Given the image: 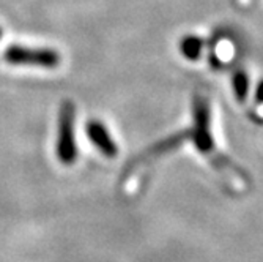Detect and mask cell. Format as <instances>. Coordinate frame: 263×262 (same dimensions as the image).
I'll use <instances>...</instances> for the list:
<instances>
[{
    "label": "cell",
    "instance_id": "obj_1",
    "mask_svg": "<svg viewBox=\"0 0 263 262\" xmlns=\"http://www.w3.org/2000/svg\"><path fill=\"white\" fill-rule=\"evenodd\" d=\"M74 117L76 108L73 101H63L59 112L57 156L66 166H71L78 158V146L74 139Z\"/></svg>",
    "mask_w": 263,
    "mask_h": 262
},
{
    "label": "cell",
    "instance_id": "obj_2",
    "mask_svg": "<svg viewBox=\"0 0 263 262\" xmlns=\"http://www.w3.org/2000/svg\"><path fill=\"white\" fill-rule=\"evenodd\" d=\"M4 57L11 65L55 68L60 63V54L49 47H26L14 44L7 47Z\"/></svg>",
    "mask_w": 263,
    "mask_h": 262
},
{
    "label": "cell",
    "instance_id": "obj_3",
    "mask_svg": "<svg viewBox=\"0 0 263 262\" xmlns=\"http://www.w3.org/2000/svg\"><path fill=\"white\" fill-rule=\"evenodd\" d=\"M194 130L189 131L193 136L200 152H211L213 150V139L210 134V109L205 98H196L194 101Z\"/></svg>",
    "mask_w": 263,
    "mask_h": 262
},
{
    "label": "cell",
    "instance_id": "obj_4",
    "mask_svg": "<svg viewBox=\"0 0 263 262\" xmlns=\"http://www.w3.org/2000/svg\"><path fill=\"white\" fill-rule=\"evenodd\" d=\"M85 131H87L88 139L91 141V144L97 147L104 156H107V158L117 156L118 146L115 144V141L112 139L110 133L107 131V128L104 127L103 122H100V120L87 122Z\"/></svg>",
    "mask_w": 263,
    "mask_h": 262
},
{
    "label": "cell",
    "instance_id": "obj_5",
    "mask_svg": "<svg viewBox=\"0 0 263 262\" xmlns=\"http://www.w3.org/2000/svg\"><path fill=\"white\" fill-rule=\"evenodd\" d=\"M202 47H203V41L197 37H193V35L183 38L180 43L181 54L189 60H197L202 54Z\"/></svg>",
    "mask_w": 263,
    "mask_h": 262
},
{
    "label": "cell",
    "instance_id": "obj_6",
    "mask_svg": "<svg viewBox=\"0 0 263 262\" xmlns=\"http://www.w3.org/2000/svg\"><path fill=\"white\" fill-rule=\"evenodd\" d=\"M233 90L236 98L240 101H245L248 90H249V81L245 71H236L235 76H233Z\"/></svg>",
    "mask_w": 263,
    "mask_h": 262
},
{
    "label": "cell",
    "instance_id": "obj_7",
    "mask_svg": "<svg viewBox=\"0 0 263 262\" xmlns=\"http://www.w3.org/2000/svg\"><path fill=\"white\" fill-rule=\"evenodd\" d=\"M255 98H257L260 103H263V81L258 84V87H257V90H255Z\"/></svg>",
    "mask_w": 263,
    "mask_h": 262
},
{
    "label": "cell",
    "instance_id": "obj_8",
    "mask_svg": "<svg viewBox=\"0 0 263 262\" xmlns=\"http://www.w3.org/2000/svg\"><path fill=\"white\" fill-rule=\"evenodd\" d=\"M0 37H2V30H0Z\"/></svg>",
    "mask_w": 263,
    "mask_h": 262
}]
</instances>
